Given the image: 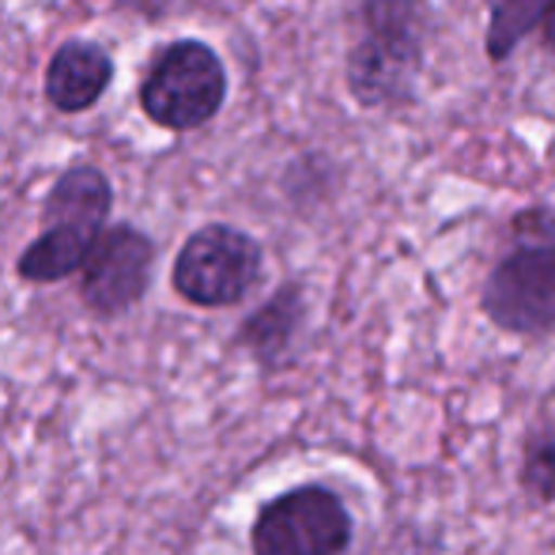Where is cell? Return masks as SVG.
I'll use <instances>...</instances> for the list:
<instances>
[{
    "mask_svg": "<svg viewBox=\"0 0 555 555\" xmlns=\"http://www.w3.org/2000/svg\"><path fill=\"white\" fill-rule=\"evenodd\" d=\"M152 261L155 246L144 231L129 223L103 227L80 264V295L88 310L99 318H117L137 307L152 284Z\"/></svg>",
    "mask_w": 555,
    "mask_h": 555,
    "instance_id": "cell-7",
    "label": "cell"
},
{
    "mask_svg": "<svg viewBox=\"0 0 555 555\" xmlns=\"http://www.w3.org/2000/svg\"><path fill=\"white\" fill-rule=\"evenodd\" d=\"M227 95L223 61L216 57L212 46L197 38L170 42L159 57L152 61L144 83H140V106L163 129H201L212 121Z\"/></svg>",
    "mask_w": 555,
    "mask_h": 555,
    "instance_id": "cell-3",
    "label": "cell"
},
{
    "mask_svg": "<svg viewBox=\"0 0 555 555\" xmlns=\"http://www.w3.org/2000/svg\"><path fill=\"white\" fill-rule=\"evenodd\" d=\"M351 514L322 483H302L261 506L249 533L254 555H344Z\"/></svg>",
    "mask_w": 555,
    "mask_h": 555,
    "instance_id": "cell-5",
    "label": "cell"
},
{
    "mask_svg": "<svg viewBox=\"0 0 555 555\" xmlns=\"http://www.w3.org/2000/svg\"><path fill=\"white\" fill-rule=\"evenodd\" d=\"M427 30V0H363V38L348 53V88L359 106H393L412 99Z\"/></svg>",
    "mask_w": 555,
    "mask_h": 555,
    "instance_id": "cell-1",
    "label": "cell"
},
{
    "mask_svg": "<svg viewBox=\"0 0 555 555\" xmlns=\"http://www.w3.org/2000/svg\"><path fill=\"white\" fill-rule=\"evenodd\" d=\"M114 80V61L99 42H65L46 68V99L61 114H80L103 99Z\"/></svg>",
    "mask_w": 555,
    "mask_h": 555,
    "instance_id": "cell-8",
    "label": "cell"
},
{
    "mask_svg": "<svg viewBox=\"0 0 555 555\" xmlns=\"http://www.w3.org/2000/svg\"><path fill=\"white\" fill-rule=\"evenodd\" d=\"M514 234H518V242H544V246H555V212H548V208L521 212L518 220H514Z\"/></svg>",
    "mask_w": 555,
    "mask_h": 555,
    "instance_id": "cell-12",
    "label": "cell"
},
{
    "mask_svg": "<svg viewBox=\"0 0 555 555\" xmlns=\"http://www.w3.org/2000/svg\"><path fill=\"white\" fill-rule=\"evenodd\" d=\"M264 254L257 238L227 223L190 234L175 261V292L193 307H234L261 280Z\"/></svg>",
    "mask_w": 555,
    "mask_h": 555,
    "instance_id": "cell-4",
    "label": "cell"
},
{
    "mask_svg": "<svg viewBox=\"0 0 555 555\" xmlns=\"http://www.w3.org/2000/svg\"><path fill=\"white\" fill-rule=\"evenodd\" d=\"M483 314L503 333L537 336L555 330V246L518 242L483 284Z\"/></svg>",
    "mask_w": 555,
    "mask_h": 555,
    "instance_id": "cell-6",
    "label": "cell"
},
{
    "mask_svg": "<svg viewBox=\"0 0 555 555\" xmlns=\"http://www.w3.org/2000/svg\"><path fill=\"white\" fill-rule=\"evenodd\" d=\"M111 182L95 167H73L57 178L42 208V234L23 249L20 276L27 284H57L80 272L111 216Z\"/></svg>",
    "mask_w": 555,
    "mask_h": 555,
    "instance_id": "cell-2",
    "label": "cell"
},
{
    "mask_svg": "<svg viewBox=\"0 0 555 555\" xmlns=\"http://www.w3.org/2000/svg\"><path fill=\"white\" fill-rule=\"evenodd\" d=\"M483 4H488V42L483 46H488V57L503 65L526 42V35H533L552 0H483Z\"/></svg>",
    "mask_w": 555,
    "mask_h": 555,
    "instance_id": "cell-10",
    "label": "cell"
},
{
    "mask_svg": "<svg viewBox=\"0 0 555 555\" xmlns=\"http://www.w3.org/2000/svg\"><path fill=\"white\" fill-rule=\"evenodd\" d=\"M541 42H544V50H548V57H555V0L548 8H544V15H541Z\"/></svg>",
    "mask_w": 555,
    "mask_h": 555,
    "instance_id": "cell-13",
    "label": "cell"
},
{
    "mask_svg": "<svg viewBox=\"0 0 555 555\" xmlns=\"http://www.w3.org/2000/svg\"><path fill=\"white\" fill-rule=\"evenodd\" d=\"M521 491L537 503H555V420H544L521 446Z\"/></svg>",
    "mask_w": 555,
    "mask_h": 555,
    "instance_id": "cell-11",
    "label": "cell"
},
{
    "mask_svg": "<svg viewBox=\"0 0 555 555\" xmlns=\"http://www.w3.org/2000/svg\"><path fill=\"white\" fill-rule=\"evenodd\" d=\"M299 322H302L299 287H284L276 299H269L246 325H242V340H246L261 359H272L287 348V340H292V333L299 330Z\"/></svg>",
    "mask_w": 555,
    "mask_h": 555,
    "instance_id": "cell-9",
    "label": "cell"
}]
</instances>
